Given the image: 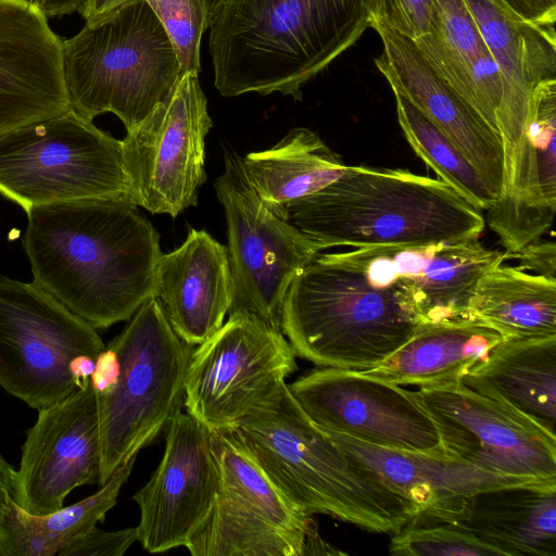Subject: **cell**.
<instances>
[{
  "instance_id": "cell-1",
  "label": "cell",
  "mask_w": 556,
  "mask_h": 556,
  "mask_svg": "<svg viewBox=\"0 0 556 556\" xmlns=\"http://www.w3.org/2000/svg\"><path fill=\"white\" fill-rule=\"evenodd\" d=\"M137 206L81 199L26 212L34 281L96 329L130 319L153 296L160 237Z\"/></svg>"
},
{
  "instance_id": "cell-2",
  "label": "cell",
  "mask_w": 556,
  "mask_h": 556,
  "mask_svg": "<svg viewBox=\"0 0 556 556\" xmlns=\"http://www.w3.org/2000/svg\"><path fill=\"white\" fill-rule=\"evenodd\" d=\"M366 0H227L210 23L214 85L224 97L302 87L370 27Z\"/></svg>"
},
{
  "instance_id": "cell-3",
  "label": "cell",
  "mask_w": 556,
  "mask_h": 556,
  "mask_svg": "<svg viewBox=\"0 0 556 556\" xmlns=\"http://www.w3.org/2000/svg\"><path fill=\"white\" fill-rule=\"evenodd\" d=\"M287 220L323 249L458 242L479 238L481 210L446 182L400 168L349 166L288 206Z\"/></svg>"
},
{
  "instance_id": "cell-4",
  "label": "cell",
  "mask_w": 556,
  "mask_h": 556,
  "mask_svg": "<svg viewBox=\"0 0 556 556\" xmlns=\"http://www.w3.org/2000/svg\"><path fill=\"white\" fill-rule=\"evenodd\" d=\"M271 480L308 514L394 533L417 508L349 455L303 412L288 384L237 426Z\"/></svg>"
},
{
  "instance_id": "cell-5",
  "label": "cell",
  "mask_w": 556,
  "mask_h": 556,
  "mask_svg": "<svg viewBox=\"0 0 556 556\" xmlns=\"http://www.w3.org/2000/svg\"><path fill=\"white\" fill-rule=\"evenodd\" d=\"M419 324L399 295L320 253L291 281L280 329L296 356L318 367L365 370L400 349Z\"/></svg>"
},
{
  "instance_id": "cell-6",
  "label": "cell",
  "mask_w": 556,
  "mask_h": 556,
  "mask_svg": "<svg viewBox=\"0 0 556 556\" xmlns=\"http://www.w3.org/2000/svg\"><path fill=\"white\" fill-rule=\"evenodd\" d=\"M72 109L87 121L113 113L126 131L165 101L181 71L172 40L143 0H131L63 39Z\"/></svg>"
},
{
  "instance_id": "cell-7",
  "label": "cell",
  "mask_w": 556,
  "mask_h": 556,
  "mask_svg": "<svg viewBox=\"0 0 556 556\" xmlns=\"http://www.w3.org/2000/svg\"><path fill=\"white\" fill-rule=\"evenodd\" d=\"M119 361V376L96 394L101 440L99 485L152 443L184 403L191 349L173 330L161 305L149 298L108 345Z\"/></svg>"
},
{
  "instance_id": "cell-8",
  "label": "cell",
  "mask_w": 556,
  "mask_h": 556,
  "mask_svg": "<svg viewBox=\"0 0 556 556\" xmlns=\"http://www.w3.org/2000/svg\"><path fill=\"white\" fill-rule=\"evenodd\" d=\"M0 193L25 212L36 205L81 199L136 204L122 140L73 109L0 137Z\"/></svg>"
},
{
  "instance_id": "cell-9",
  "label": "cell",
  "mask_w": 556,
  "mask_h": 556,
  "mask_svg": "<svg viewBox=\"0 0 556 556\" xmlns=\"http://www.w3.org/2000/svg\"><path fill=\"white\" fill-rule=\"evenodd\" d=\"M105 345L96 328L37 282L0 276V387L40 410L78 389L71 372Z\"/></svg>"
},
{
  "instance_id": "cell-10",
  "label": "cell",
  "mask_w": 556,
  "mask_h": 556,
  "mask_svg": "<svg viewBox=\"0 0 556 556\" xmlns=\"http://www.w3.org/2000/svg\"><path fill=\"white\" fill-rule=\"evenodd\" d=\"M224 159L225 170L214 186L227 225L232 278L228 314H251L281 330L282 304L291 281L324 249L260 200L241 156L226 151Z\"/></svg>"
},
{
  "instance_id": "cell-11",
  "label": "cell",
  "mask_w": 556,
  "mask_h": 556,
  "mask_svg": "<svg viewBox=\"0 0 556 556\" xmlns=\"http://www.w3.org/2000/svg\"><path fill=\"white\" fill-rule=\"evenodd\" d=\"M281 330L251 314H231L191 351L182 405L210 432L237 428L296 369Z\"/></svg>"
},
{
  "instance_id": "cell-12",
  "label": "cell",
  "mask_w": 556,
  "mask_h": 556,
  "mask_svg": "<svg viewBox=\"0 0 556 556\" xmlns=\"http://www.w3.org/2000/svg\"><path fill=\"white\" fill-rule=\"evenodd\" d=\"M212 125L198 74L181 75L168 98L122 140L137 205L172 217L197 205L206 179L205 137Z\"/></svg>"
},
{
  "instance_id": "cell-13",
  "label": "cell",
  "mask_w": 556,
  "mask_h": 556,
  "mask_svg": "<svg viewBox=\"0 0 556 556\" xmlns=\"http://www.w3.org/2000/svg\"><path fill=\"white\" fill-rule=\"evenodd\" d=\"M288 388L320 429L386 448L446 454L416 391L359 370L319 367Z\"/></svg>"
},
{
  "instance_id": "cell-14",
  "label": "cell",
  "mask_w": 556,
  "mask_h": 556,
  "mask_svg": "<svg viewBox=\"0 0 556 556\" xmlns=\"http://www.w3.org/2000/svg\"><path fill=\"white\" fill-rule=\"evenodd\" d=\"M321 256L359 274L369 286L399 295L420 324L472 318L469 302L479 278L507 260L505 252L484 247L479 238L358 248Z\"/></svg>"
},
{
  "instance_id": "cell-15",
  "label": "cell",
  "mask_w": 556,
  "mask_h": 556,
  "mask_svg": "<svg viewBox=\"0 0 556 556\" xmlns=\"http://www.w3.org/2000/svg\"><path fill=\"white\" fill-rule=\"evenodd\" d=\"M447 455L503 476L556 482V434L463 382L419 388Z\"/></svg>"
},
{
  "instance_id": "cell-16",
  "label": "cell",
  "mask_w": 556,
  "mask_h": 556,
  "mask_svg": "<svg viewBox=\"0 0 556 556\" xmlns=\"http://www.w3.org/2000/svg\"><path fill=\"white\" fill-rule=\"evenodd\" d=\"M100 469L98 403L89 380L38 410L22 446L15 503L30 515L53 513L74 489L99 483Z\"/></svg>"
},
{
  "instance_id": "cell-17",
  "label": "cell",
  "mask_w": 556,
  "mask_h": 556,
  "mask_svg": "<svg viewBox=\"0 0 556 556\" xmlns=\"http://www.w3.org/2000/svg\"><path fill=\"white\" fill-rule=\"evenodd\" d=\"M217 489L210 431L179 409L165 428L157 468L134 495L140 509L137 541L149 553L186 547L210 515Z\"/></svg>"
},
{
  "instance_id": "cell-18",
  "label": "cell",
  "mask_w": 556,
  "mask_h": 556,
  "mask_svg": "<svg viewBox=\"0 0 556 556\" xmlns=\"http://www.w3.org/2000/svg\"><path fill=\"white\" fill-rule=\"evenodd\" d=\"M382 53L375 64L394 93L434 124L481 174L497 198L505 184L501 135L429 63L415 40L379 23Z\"/></svg>"
},
{
  "instance_id": "cell-19",
  "label": "cell",
  "mask_w": 556,
  "mask_h": 556,
  "mask_svg": "<svg viewBox=\"0 0 556 556\" xmlns=\"http://www.w3.org/2000/svg\"><path fill=\"white\" fill-rule=\"evenodd\" d=\"M556 80L533 92L525 129L505 167L501 194L484 220L506 254L541 239L556 213Z\"/></svg>"
},
{
  "instance_id": "cell-20",
  "label": "cell",
  "mask_w": 556,
  "mask_h": 556,
  "mask_svg": "<svg viewBox=\"0 0 556 556\" xmlns=\"http://www.w3.org/2000/svg\"><path fill=\"white\" fill-rule=\"evenodd\" d=\"M38 9L0 0V137L72 109L63 39Z\"/></svg>"
},
{
  "instance_id": "cell-21",
  "label": "cell",
  "mask_w": 556,
  "mask_h": 556,
  "mask_svg": "<svg viewBox=\"0 0 556 556\" xmlns=\"http://www.w3.org/2000/svg\"><path fill=\"white\" fill-rule=\"evenodd\" d=\"M218 489L204 521L212 532L241 546L286 529L321 541L312 515L295 504L267 475L240 431H211Z\"/></svg>"
},
{
  "instance_id": "cell-22",
  "label": "cell",
  "mask_w": 556,
  "mask_h": 556,
  "mask_svg": "<svg viewBox=\"0 0 556 556\" xmlns=\"http://www.w3.org/2000/svg\"><path fill=\"white\" fill-rule=\"evenodd\" d=\"M325 432L388 486L408 500L418 510L416 516L431 521L454 522L468 501L482 491L556 483L498 475L447 454L386 448L343 434Z\"/></svg>"
},
{
  "instance_id": "cell-23",
  "label": "cell",
  "mask_w": 556,
  "mask_h": 556,
  "mask_svg": "<svg viewBox=\"0 0 556 556\" xmlns=\"http://www.w3.org/2000/svg\"><path fill=\"white\" fill-rule=\"evenodd\" d=\"M495 60L503 96L497 113L505 167L521 138L531 97L556 80V31L530 22L503 0H465Z\"/></svg>"
},
{
  "instance_id": "cell-24",
  "label": "cell",
  "mask_w": 556,
  "mask_h": 556,
  "mask_svg": "<svg viewBox=\"0 0 556 556\" xmlns=\"http://www.w3.org/2000/svg\"><path fill=\"white\" fill-rule=\"evenodd\" d=\"M153 296L177 336L199 345L223 326L232 302L227 249L191 229L179 248L161 255Z\"/></svg>"
},
{
  "instance_id": "cell-25",
  "label": "cell",
  "mask_w": 556,
  "mask_h": 556,
  "mask_svg": "<svg viewBox=\"0 0 556 556\" xmlns=\"http://www.w3.org/2000/svg\"><path fill=\"white\" fill-rule=\"evenodd\" d=\"M415 42L434 70L500 134L501 73L465 0H433L429 31Z\"/></svg>"
},
{
  "instance_id": "cell-26",
  "label": "cell",
  "mask_w": 556,
  "mask_h": 556,
  "mask_svg": "<svg viewBox=\"0 0 556 556\" xmlns=\"http://www.w3.org/2000/svg\"><path fill=\"white\" fill-rule=\"evenodd\" d=\"M502 340L496 329L477 318L419 324L386 361L359 371L399 386L457 383Z\"/></svg>"
},
{
  "instance_id": "cell-27",
  "label": "cell",
  "mask_w": 556,
  "mask_h": 556,
  "mask_svg": "<svg viewBox=\"0 0 556 556\" xmlns=\"http://www.w3.org/2000/svg\"><path fill=\"white\" fill-rule=\"evenodd\" d=\"M462 382L556 434V334L503 339Z\"/></svg>"
},
{
  "instance_id": "cell-28",
  "label": "cell",
  "mask_w": 556,
  "mask_h": 556,
  "mask_svg": "<svg viewBox=\"0 0 556 556\" xmlns=\"http://www.w3.org/2000/svg\"><path fill=\"white\" fill-rule=\"evenodd\" d=\"M454 523L501 556H556V483L482 491Z\"/></svg>"
},
{
  "instance_id": "cell-29",
  "label": "cell",
  "mask_w": 556,
  "mask_h": 556,
  "mask_svg": "<svg viewBox=\"0 0 556 556\" xmlns=\"http://www.w3.org/2000/svg\"><path fill=\"white\" fill-rule=\"evenodd\" d=\"M242 167L260 200L287 219L291 203L338 179L348 165L315 131L296 127L273 148L247 154Z\"/></svg>"
},
{
  "instance_id": "cell-30",
  "label": "cell",
  "mask_w": 556,
  "mask_h": 556,
  "mask_svg": "<svg viewBox=\"0 0 556 556\" xmlns=\"http://www.w3.org/2000/svg\"><path fill=\"white\" fill-rule=\"evenodd\" d=\"M469 315L496 329L503 339L555 336L556 278L504 263L494 266L479 278Z\"/></svg>"
},
{
  "instance_id": "cell-31",
  "label": "cell",
  "mask_w": 556,
  "mask_h": 556,
  "mask_svg": "<svg viewBox=\"0 0 556 556\" xmlns=\"http://www.w3.org/2000/svg\"><path fill=\"white\" fill-rule=\"evenodd\" d=\"M135 460L123 463L94 494L53 513L30 515L14 503L0 521V556L59 555L104 520Z\"/></svg>"
},
{
  "instance_id": "cell-32",
  "label": "cell",
  "mask_w": 556,
  "mask_h": 556,
  "mask_svg": "<svg viewBox=\"0 0 556 556\" xmlns=\"http://www.w3.org/2000/svg\"><path fill=\"white\" fill-rule=\"evenodd\" d=\"M394 97L399 124L417 156L476 207L482 212L489 208L496 197L477 168L407 99L397 93Z\"/></svg>"
},
{
  "instance_id": "cell-33",
  "label": "cell",
  "mask_w": 556,
  "mask_h": 556,
  "mask_svg": "<svg viewBox=\"0 0 556 556\" xmlns=\"http://www.w3.org/2000/svg\"><path fill=\"white\" fill-rule=\"evenodd\" d=\"M390 553L399 556H501L454 522L431 521L419 516L393 533Z\"/></svg>"
},
{
  "instance_id": "cell-34",
  "label": "cell",
  "mask_w": 556,
  "mask_h": 556,
  "mask_svg": "<svg viewBox=\"0 0 556 556\" xmlns=\"http://www.w3.org/2000/svg\"><path fill=\"white\" fill-rule=\"evenodd\" d=\"M172 40L181 74H199L200 46L207 29L202 0H143Z\"/></svg>"
},
{
  "instance_id": "cell-35",
  "label": "cell",
  "mask_w": 556,
  "mask_h": 556,
  "mask_svg": "<svg viewBox=\"0 0 556 556\" xmlns=\"http://www.w3.org/2000/svg\"><path fill=\"white\" fill-rule=\"evenodd\" d=\"M371 23L389 27L413 40L430 28L433 0H366Z\"/></svg>"
},
{
  "instance_id": "cell-36",
  "label": "cell",
  "mask_w": 556,
  "mask_h": 556,
  "mask_svg": "<svg viewBox=\"0 0 556 556\" xmlns=\"http://www.w3.org/2000/svg\"><path fill=\"white\" fill-rule=\"evenodd\" d=\"M137 540L136 527L110 532L94 527L59 556H122Z\"/></svg>"
},
{
  "instance_id": "cell-37",
  "label": "cell",
  "mask_w": 556,
  "mask_h": 556,
  "mask_svg": "<svg viewBox=\"0 0 556 556\" xmlns=\"http://www.w3.org/2000/svg\"><path fill=\"white\" fill-rule=\"evenodd\" d=\"M518 262V268L536 275L556 278V244L554 240H535L521 250L506 254Z\"/></svg>"
},
{
  "instance_id": "cell-38",
  "label": "cell",
  "mask_w": 556,
  "mask_h": 556,
  "mask_svg": "<svg viewBox=\"0 0 556 556\" xmlns=\"http://www.w3.org/2000/svg\"><path fill=\"white\" fill-rule=\"evenodd\" d=\"M118 376L119 361L117 354L108 346L96 358L94 369L90 376V384L96 394H102L115 386Z\"/></svg>"
},
{
  "instance_id": "cell-39",
  "label": "cell",
  "mask_w": 556,
  "mask_h": 556,
  "mask_svg": "<svg viewBox=\"0 0 556 556\" xmlns=\"http://www.w3.org/2000/svg\"><path fill=\"white\" fill-rule=\"evenodd\" d=\"M523 18L545 27H555L556 0H503Z\"/></svg>"
},
{
  "instance_id": "cell-40",
  "label": "cell",
  "mask_w": 556,
  "mask_h": 556,
  "mask_svg": "<svg viewBox=\"0 0 556 556\" xmlns=\"http://www.w3.org/2000/svg\"><path fill=\"white\" fill-rule=\"evenodd\" d=\"M17 471L0 454V521L16 498Z\"/></svg>"
},
{
  "instance_id": "cell-41",
  "label": "cell",
  "mask_w": 556,
  "mask_h": 556,
  "mask_svg": "<svg viewBox=\"0 0 556 556\" xmlns=\"http://www.w3.org/2000/svg\"><path fill=\"white\" fill-rule=\"evenodd\" d=\"M38 9L46 17L80 12L86 0H20Z\"/></svg>"
},
{
  "instance_id": "cell-42",
  "label": "cell",
  "mask_w": 556,
  "mask_h": 556,
  "mask_svg": "<svg viewBox=\"0 0 556 556\" xmlns=\"http://www.w3.org/2000/svg\"><path fill=\"white\" fill-rule=\"evenodd\" d=\"M131 0H86L79 14L85 22L98 20Z\"/></svg>"
},
{
  "instance_id": "cell-43",
  "label": "cell",
  "mask_w": 556,
  "mask_h": 556,
  "mask_svg": "<svg viewBox=\"0 0 556 556\" xmlns=\"http://www.w3.org/2000/svg\"><path fill=\"white\" fill-rule=\"evenodd\" d=\"M227 0H202V3L204 5L205 12H206V23L207 28L210 26V23L213 18V16L217 13V11L222 8V5Z\"/></svg>"
}]
</instances>
